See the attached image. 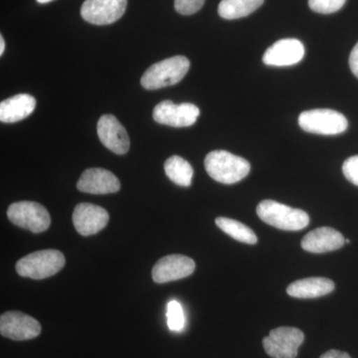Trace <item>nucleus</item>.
<instances>
[{
	"instance_id": "bb28decb",
	"label": "nucleus",
	"mask_w": 358,
	"mask_h": 358,
	"mask_svg": "<svg viewBox=\"0 0 358 358\" xmlns=\"http://www.w3.org/2000/svg\"><path fill=\"white\" fill-rule=\"evenodd\" d=\"M320 358H352L346 352L341 350H331L322 355Z\"/></svg>"
},
{
	"instance_id": "2eb2a0df",
	"label": "nucleus",
	"mask_w": 358,
	"mask_h": 358,
	"mask_svg": "<svg viewBox=\"0 0 358 358\" xmlns=\"http://www.w3.org/2000/svg\"><path fill=\"white\" fill-rule=\"evenodd\" d=\"M77 188L80 192L91 194H109L117 192L121 182L114 173L107 169H88L78 180Z\"/></svg>"
},
{
	"instance_id": "4468645a",
	"label": "nucleus",
	"mask_w": 358,
	"mask_h": 358,
	"mask_svg": "<svg viewBox=\"0 0 358 358\" xmlns=\"http://www.w3.org/2000/svg\"><path fill=\"white\" fill-rule=\"evenodd\" d=\"M305 56V46L298 39H281L268 47L263 56L264 64L285 67L298 64Z\"/></svg>"
},
{
	"instance_id": "f8f14e48",
	"label": "nucleus",
	"mask_w": 358,
	"mask_h": 358,
	"mask_svg": "<svg viewBox=\"0 0 358 358\" xmlns=\"http://www.w3.org/2000/svg\"><path fill=\"white\" fill-rule=\"evenodd\" d=\"M109 213L103 207L80 203L73 212V224L82 236H91L103 230L109 222Z\"/></svg>"
},
{
	"instance_id": "20e7f679",
	"label": "nucleus",
	"mask_w": 358,
	"mask_h": 358,
	"mask_svg": "<svg viewBox=\"0 0 358 358\" xmlns=\"http://www.w3.org/2000/svg\"><path fill=\"white\" fill-rule=\"evenodd\" d=\"M190 62L185 56H174L150 66L141 79V86L157 90L179 83L187 74Z\"/></svg>"
},
{
	"instance_id": "5701e85b",
	"label": "nucleus",
	"mask_w": 358,
	"mask_h": 358,
	"mask_svg": "<svg viewBox=\"0 0 358 358\" xmlns=\"http://www.w3.org/2000/svg\"><path fill=\"white\" fill-rule=\"evenodd\" d=\"M346 0H308V6L315 13L331 14L341 10Z\"/></svg>"
},
{
	"instance_id": "c756f323",
	"label": "nucleus",
	"mask_w": 358,
	"mask_h": 358,
	"mask_svg": "<svg viewBox=\"0 0 358 358\" xmlns=\"http://www.w3.org/2000/svg\"><path fill=\"white\" fill-rule=\"evenodd\" d=\"M345 243L350 244V240L345 239Z\"/></svg>"
},
{
	"instance_id": "6ab92c4d",
	"label": "nucleus",
	"mask_w": 358,
	"mask_h": 358,
	"mask_svg": "<svg viewBox=\"0 0 358 358\" xmlns=\"http://www.w3.org/2000/svg\"><path fill=\"white\" fill-rule=\"evenodd\" d=\"M263 3L264 0H222L218 6V13L224 20H239L253 13Z\"/></svg>"
},
{
	"instance_id": "6e6552de",
	"label": "nucleus",
	"mask_w": 358,
	"mask_h": 358,
	"mask_svg": "<svg viewBox=\"0 0 358 358\" xmlns=\"http://www.w3.org/2000/svg\"><path fill=\"white\" fill-rule=\"evenodd\" d=\"M199 107L190 103L176 105L171 101H164L155 106L154 120L160 124L174 127V128H186L192 126L199 117Z\"/></svg>"
},
{
	"instance_id": "b1692460",
	"label": "nucleus",
	"mask_w": 358,
	"mask_h": 358,
	"mask_svg": "<svg viewBox=\"0 0 358 358\" xmlns=\"http://www.w3.org/2000/svg\"><path fill=\"white\" fill-rule=\"evenodd\" d=\"M205 0H174V8L182 15L199 13L204 6Z\"/></svg>"
},
{
	"instance_id": "f257e3e1",
	"label": "nucleus",
	"mask_w": 358,
	"mask_h": 358,
	"mask_svg": "<svg viewBox=\"0 0 358 358\" xmlns=\"http://www.w3.org/2000/svg\"><path fill=\"white\" fill-rule=\"evenodd\" d=\"M205 169L211 178L223 185H234L246 178L251 166L248 160L226 150H214L204 159Z\"/></svg>"
},
{
	"instance_id": "9d476101",
	"label": "nucleus",
	"mask_w": 358,
	"mask_h": 358,
	"mask_svg": "<svg viewBox=\"0 0 358 358\" xmlns=\"http://www.w3.org/2000/svg\"><path fill=\"white\" fill-rule=\"evenodd\" d=\"M127 4L128 0H85L81 15L91 24H112L126 13Z\"/></svg>"
},
{
	"instance_id": "ddd939ff",
	"label": "nucleus",
	"mask_w": 358,
	"mask_h": 358,
	"mask_svg": "<svg viewBox=\"0 0 358 358\" xmlns=\"http://www.w3.org/2000/svg\"><path fill=\"white\" fill-rule=\"evenodd\" d=\"M98 136L103 145L117 155H126L129 150V138L126 129L117 117L103 115L98 122Z\"/></svg>"
},
{
	"instance_id": "0eeeda50",
	"label": "nucleus",
	"mask_w": 358,
	"mask_h": 358,
	"mask_svg": "<svg viewBox=\"0 0 358 358\" xmlns=\"http://www.w3.org/2000/svg\"><path fill=\"white\" fill-rule=\"evenodd\" d=\"M303 341L305 334L301 329L291 327H278L272 329L263 339L264 350L273 358H296Z\"/></svg>"
},
{
	"instance_id": "aec40b11",
	"label": "nucleus",
	"mask_w": 358,
	"mask_h": 358,
	"mask_svg": "<svg viewBox=\"0 0 358 358\" xmlns=\"http://www.w3.org/2000/svg\"><path fill=\"white\" fill-rule=\"evenodd\" d=\"M164 171L167 178L171 179L173 182L183 187H188L192 185L193 178V169L192 164L178 157V155H173L166 160L164 164Z\"/></svg>"
},
{
	"instance_id": "9b49d317",
	"label": "nucleus",
	"mask_w": 358,
	"mask_h": 358,
	"mask_svg": "<svg viewBox=\"0 0 358 358\" xmlns=\"http://www.w3.org/2000/svg\"><path fill=\"white\" fill-rule=\"evenodd\" d=\"M195 262L185 255H169L157 261L152 268V280L157 284L178 281L194 272Z\"/></svg>"
},
{
	"instance_id": "f03ea898",
	"label": "nucleus",
	"mask_w": 358,
	"mask_h": 358,
	"mask_svg": "<svg viewBox=\"0 0 358 358\" xmlns=\"http://www.w3.org/2000/svg\"><path fill=\"white\" fill-rule=\"evenodd\" d=\"M257 214L263 222L285 231L305 229L310 223L307 212L292 208L274 200H263L257 206Z\"/></svg>"
},
{
	"instance_id": "1a4fd4ad",
	"label": "nucleus",
	"mask_w": 358,
	"mask_h": 358,
	"mask_svg": "<svg viewBox=\"0 0 358 358\" xmlns=\"http://www.w3.org/2000/svg\"><path fill=\"white\" fill-rule=\"evenodd\" d=\"M41 333V324L34 317L21 312H6L0 317V334L13 341H28Z\"/></svg>"
},
{
	"instance_id": "423d86ee",
	"label": "nucleus",
	"mask_w": 358,
	"mask_h": 358,
	"mask_svg": "<svg viewBox=\"0 0 358 358\" xmlns=\"http://www.w3.org/2000/svg\"><path fill=\"white\" fill-rule=\"evenodd\" d=\"M7 217L11 223L32 233L44 232L50 227L51 217L48 210L34 201L13 203L7 209Z\"/></svg>"
},
{
	"instance_id": "4be33fe9",
	"label": "nucleus",
	"mask_w": 358,
	"mask_h": 358,
	"mask_svg": "<svg viewBox=\"0 0 358 358\" xmlns=\"http://www.w3.org/2000/svg\"><path fill=\"white\" fill-rule=\"evenodd\" d=\"M167 326L173 331H181L185 329V315L182 306L178 301H171L167 305Z\"/></svg>"
},
{
	"instance_id": "412c9836",
	"label": "nucleus",
	"mask_w": 358,
	"mask_h": 358,
	"mask_svg": "<svg viewBox=\"0 0 358 358\" xmlns=\"http://www.w3.org/2000/svg\"><path fill=\"white\" fill-rule=\"evenodd\" d=\"M215 223L223 232L237 241L249 245H254L258 242V238L254 231L239 221L234 220V219L218 217L216 218Z\"/></svg>"
},
{
	"instance_id": "f3484780",
	"label": "nucleus",
	"mask_w": 358,
	"mask_h": 358,
	"mask_svg": "<svg viewBox=\"0 0 358 358\" xmlns=\"http://www.w3.org/2000/svg\"><path fill=\"white\" fill-rule=\"evenodd\" d=\"M36 107L34 96L28 94H18L0 103V121L13 124L22 121L32 114Z\"/></svg>"
},
{
	"instance_id": "7ed1b4c3",
	"label": "nucleus",
	"mask_w": 358,
	"mask_h": 358,
	"mask_svg": "<svg viewBox=\"0 0 358 358\" xmlns=\"http://www.w3.org/2000/svg\"><path fill=\"white\" fill-rule=\"evenodd\" d=\"M66 259L59 250L48 249L28 254L16 263L15 268L21 277L42 280L52 277L62 270Z\"/></svg>"
},
{
	"instance_id": "cd10ccee",
	"label": "nucleus",
	"mask_w": 358,
	"mask_h": 358,
	"mask_svg": "<svg viewBox=\"0 0 358 358\" xmlns=\"http://www.w3.org/2000/svg\"><path fill=\"white\" fill-rule=\"evenodd\" d=\"M4 50H6V42H4L3 37L0 36V55L3 54Z\"/></svg>"
},
{
	"instance_id": "39448f33",
	"label": "nucleus",
	"mask_w": 358,
	"mask_h": 358,
	"mask_svg": "<svg viewBox=\"0 0 358 358\" xmlns=\"http://www.w3.org/2000/svg\"><path fill=\"white\" fill-rule=\"evenodd\" d=\"M299 124L307 133L322 136H336L348 128L345 115L329 109L305 110L299 117Z\"/></svg>"
},
{
	"instance_id": "a878e982",
	"label": "nucleus",
	"mask_w": 358,
	"mask_h": 358,
	"mask_svg": "<svg viewBox=\"0 0 358 358\" xmlns=\"http://www.w3.org/2000/svg\"><path fill=\"white\" fill-rule=\"evenodd\" d=\"M350 67L355 77L358 78V42L353 47L350 56Z\"/></svg>"
},
{
	"instance_id": "dca6fc26",
	"label": "nucleus",
	"mask_w": 358,
	"mask_h": 358,
	"mask_svg": "<svg viewBox=\"0 0 358 358\" xmlns=\"http://www.w3.org/2000/svg\"><path fill=\"white\" fill-rule=\"evenodd\" d=\"M345 237L338 231L329 227H320L308 232L301 240V248L313 254L327 253L343 248Z\"/></svg>"
},
{
	"instance_id": "a211bd4d",
	"label": "nucleus",
	"mask_w": 358,
	"mask_h": 358,
	"mask_svg": "<svg viewBox=\"0 0 358 358\" xmlns=\"http://www.w3.org/2000/svg\"><path fill=\"white\" fill-rule=\"evenodd\" d=\"M334 289V282L327 278H306L292 282L287 288V293L293 298L315 299L331 294Z\"/></svg>"
},
{
	"instance_id": "393cba45",
	"label": "nucleus",
	"mask_w": 358,
	"mask_h": 358,
	"mask_svg": "<svg viewBox=\"0 0 358 358\" xmlns=\"http://www.w3.org/2000/svg\"><path fill=\"white\" fill-rule=\"evenodd\" d=\"M343 173L348 181L358 186V155L348 157L343 162Z\"/></svg>"
},
{
	"instance_id": "c85d7f7f",
	"label": "nucleus",
	"mask_w": 358,
	"mask_h": 358,
	"mask_svg": "<svg viewBox=\"0 0 358 358\" xmlns=\"http://www.w3.org/2000/svg\"><path fill=\"white\" fill-rule=\"evenodd\" d=\"M53 1V0H37V2H39V3L43 4V3H48V2Z\"/></svg>"
}]
</instances>
